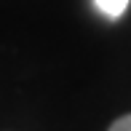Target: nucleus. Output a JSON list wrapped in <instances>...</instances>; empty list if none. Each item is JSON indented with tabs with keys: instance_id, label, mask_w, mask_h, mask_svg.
<instances>
[{
	"instance_id": "obj_1",
	"label": "nucleus",
	"mask_w": 131,
	"mask_h": 131,
	"mask_svg": "<svg viewBox=\"0 0 131 131\" xmlns=\"http://www.w3.org/2000/svg\"><path fill=\"white\" fill-rule=\"evenodd\" d=\"M131 0H96V8L102 11L104 16H110V19H118V16L126 14Z\"/></svg>"
},
{
	"instance_id": "obj_2",
	"label": "nucleus",
	"mask_w": 131,
	"mask_h": 131,
	"mask_svg": "<svg viewBox=\"0 0 131 131\" xmlns=\"http://www.w3.org/2000/svg\"><path fill=\"white\" fill-rule=\"evenodd\" d=\"M107 131H131V112L115 118V121L110 123V128H107Z\"/></svg>"
}]
</instances>
